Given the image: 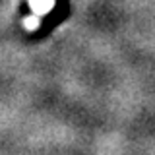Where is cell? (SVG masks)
Instances as JSON below:
<instances>
[{
    "mask_svg": "<svg viewBox=\"0 0 155 155\" xmlns=\"http://www.w3.org/2000/svg\"><path fill=\"white\" fill-rule=\"evenodd\" d=\"M66 16H68V2H66V0H58V2H56V8H54V10H52V12L45 18L43 25L39 27L35 33H33L31 39H41V37L48 35V33L52 31V27L58 25L60 21H64Z\"/></svg>",
    "mask_w": 155,
    "mask_h": 155,
    "instance_id": "obj_1",
    "label": "cell"
}]
</instances>
